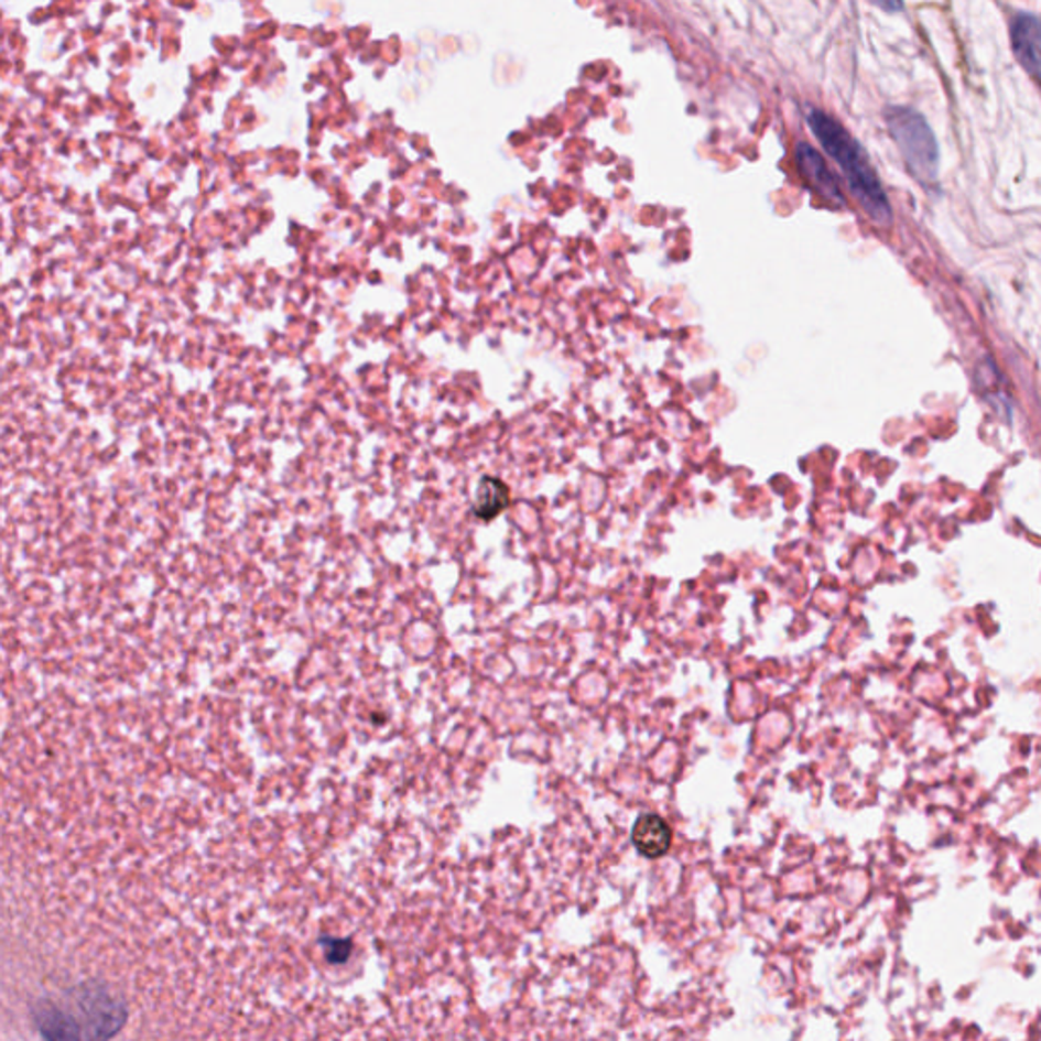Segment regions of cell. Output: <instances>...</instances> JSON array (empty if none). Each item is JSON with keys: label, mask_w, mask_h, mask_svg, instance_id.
I'll use <instances>...</instances> for the list:
<instances>
[{"label": "cell", "mask_w": 1041, "mask_h": 1041, "mask_svg": "<svg viewBox=\"0 0 1041 1041\" xmlns=\"http://www.w3.org/2000/svg\"><path fill=\"white\" fill-rule=\"evenodd\" d=\"M807 124L816 134L820 145L838 163V170L843 172L850 194L863 206V210L867 212L870 220L875 225H891V204L879 182V175L870 165L867 151L857 139L846 131L838 120L832 119L822 110H810Z\"/></svg>", "instance_id": "6da1fadb"}, {"label": "cell", "mask_w": 1041, "mask_h": 1041, "mask_svg": "<svg viewBox=\"0 0 1041 1041\" xmlns=\"http://www.w3.org/2000/svg\"><path fill=\"white\" fill-rule=\"evenodd\" d=\"M795 159H798L800 172L807 180V184L814 187V192H817L822 198L826 199L832 206H836V208L844 206L843 192H841L834 175L828 170L826 161L822 159L816 149L802 143L795 149Z\"/></svg>", "instance_id": "277c9868"}, {"label": "cell", "mask_w": 1041, "mask_h": 1041, "mask_svg": "<svg viewBox=\"0 0 1041 1041\" xmlns=\"http://www.w3.org/2000/svg\"><path fill=\"white\" fill-rule=\"evenodd\" d=\"M326 956L330 963H344L350 956V942L348 940H324Z\"/></svg>", "instance_id": "9c48e42d"}, {"label": "cell", "mask_w": 1041, "mask_h": 1041, "mask_svg": "<svg viewBox=\"0 0 1041 1041\" xmlns=\"http://www.w3.org/2000/svg\"><path fill=\"white\" fill-rule=\"evenodd\" d=\"M877 7H881V9H885V11H901V9H903V4H899V2H891V4H887V2H877Z\"/></svg>", "instance_id": "30bf717a"}, {"label": "cell", "mask_w": 1041, "mask_h": 1041, "mask_svg": "<svg viewBox=\"0 0 1041 1041\" xmlns=\"http://www.w3.org/2000/svg\"><path fill=\"white\" fill-rule=\"evenodd\" d=\"M82 1005L88 1017V1033L93 1041L108 1040L124 1021V1011L106 993H88Z\"/></svg>", "instance_id": "5b68a950"}, {"label": "cell", "mask_w": 1041, "mask_h": 1041, "mask_svg": "<svg viewBox=\"0 0 1041 1041\" xmlns=\"http://www.w3.org/2000/svg\"><path fill=\"white\" fill-rule=\"evenodd\" d=\"M887 124L911 175L922 184L936 182L940 151L936 137L922 115L906 106H893L887 110Z\"/></svg>", "instance_id": "7a4b0ae2"}, {"label": "cell", "mask_w": 1041, "mask_h": 1041, "mask_svg": "<svg viewBox=\"0 0 1041 1041\" xmlns=\"http://www.w3.org/2000/svg\"><path fill=\"white\" fill-rule=\"evenodd\" d=\"M37 1021L45 1041H82L76 1021L59 1009L43 1007L40 1009Z\"/></svg>", "instance_id": "ba28073f"}, {"label": "cell", "mask_w": 1041, "mask_h": 1041, "mask_svg": "<svg viewBox=\"0 0 1041 1041\" xmlns=\"http://www.w3.org/2000/svg\"><path fill=\"white\" fill-rule=\"evenodd\" d=\"M672 838L670 824L658 814H641L631 831L635 848L646 858H661L668 855Z\"/></svg>", "instance_id": "8992f818"}, {"label": "cell", "mask_w": 1041, "mask_h": 1041, "mask_svg": "<svg viewBox=\"0 0 1041 1041\" xmlns=\"http://www.w3.org/2000/svg\"><path fill=\"white\" fill-rule=\"evenodd\" d=\"M511 507V490L497 476H482L476 487L473 513L482 523H490Z\"/></svg>", "instance_id": "52a82bcc"}, {"label": "cell", "mask_w": 1041, "mask_h": 1041, "mask_svg": "<svg viewBox=\"0 0 1041 1041\" xmlns=\"http://www.w3.org/2000/svg\"><path fill=\"white\" fill-rule=\"evenodd\" d=\"M1011 43L1017 62L1031 78H1040L1041 25L1035 14L1017 13L1011 19Z\"/></svg>", "instance_id": "3957f363"}]
</instances>
